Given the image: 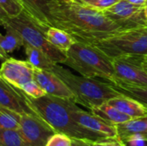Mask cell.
Segmentation results:
<instances>
[{
  "mask_svg": "<svg viewBox=\"0 0 147 146\" xmlns=\"http://www.w3.org/2000/svg\"><path fill=\"white\" fill-rule=\"evenodd\" d=\"M108 103L121 112L127 114L132 119L147 117V108L140 102L121 95L108 101Z\"/></svg>",
  "mask_w": 147,
  "mask_h": 146,
  "instance_id": "9a60e30c",
  "label": "cell"
},
{
  "mask_svg": "<svg viewBox=\"0 0 147 146\" xmlns=\"http://www.w3.org/2000/svg\"><path fill=\"white\" fill-rule=\"evenodd\" d=\"M21 114L0 105V128L18 129Z\"/></svg>",
  "mask_w": 147,
  "mask_h": 146,
  "instance_id": "603a6c76",
  "label": "cell"
},
{
  "mask_svg": "<svg viewBox=\"0 0 147 146\" xmlns=\"http://www.w3.org/2000/svg\"><path fill=\"white\" fill-rule=\"evenodd\" d=\"M21 90L31 98H39L46 95V92L34 79L28 83Z\"/></svg>",
  "mask_w": 147,
  "mask_h": 146,
  "instance_id": "d4e9b609",
  "label": "cell"
},
{
  "mask_svg": "<svg viewBox=\"0 0 147 146\" xmlns=\"http://www.w3.org/2000/svg\"><path fill=\"white\" fill-rule=\"evenodd\" d=\"M71 146H92L91 141L84 140V139H71Z\"/></svg>",
  "mask_w": 147,
  "mask_h": 146,
  "instance_id": "f1b7e54d",
  "label": "cell"
},
{
  "mask_svg": "<svg viewBox=\"0 0 147 146\" xmlns=\"http://www.w3.org/2000/svg\"><path fill=\"white\" fill-rule=\"evenodd\" d=\"M121 141L125 146H147V136L133 135Z\"/></svg>",
  "mask_w": 147,
  "mask_h": 146,
  "instance_id": "83f0119b",
  "label": "cell"
},
{
  "mask_svg": "<svg viewBox=\"0 0 147 146\" xmlns=\"http://www.w3.org/2000/svg\"><path fill=\"white\" fill-rule=\"evenodd\" d=\"M118 1L120 0H82L81 3H84L97 10L104 11L105 9L113 6Z\"/></svg>",
  "mask_w": 147,
  "mask_h": 146,
  "instance_id": "4316f807",
  "label": "cell"
},
{
  "mask_svg": "<svg viewBox=\"0 0 147 146\" xmlns=\"http://www.w3.org/2000/svg\"><path fill=\"white\" fill-rule=\"evenodd\" d=\"M51 71L55 73L71 90L74 95V102L90 110L122 95L109 83L75 75L59 64H56Z\"/></svg>",
  "mask_w": 147,
  "mask_h": 146,
  "instance_id": "3957f363",
  "label": "cell"
},
{
  "mask_svg": "<svg viewBox=\"0 0 147 146\" xmlns=\"http://www.w3.org/2000/svg\"><path fill=\"white\" fill-rule=\"evenodd\" d=\"M7 17H9L8 15H7V13H6V12L2 9V7L0 6V25H1V26L3 25V23H4L5 20L7 19Z\"/></svg>",
  "mask_w": 147,
  "mask_h": 146,
  "instance_id": "4dcf8cb0",
  "label": "cell"
},
{
  "mask_svg": "<svg viewBox=\"0 0 147 146\" xmlns=\"http://www.w3.org/2000/svg\"><path fill=\"white\" fill-rule=\"evenodd\" d=\"M90 112L99 116L102 120L114 125L121 124L132 119L127 114L121 112L117 108L109 105L108 102H105L98 107L92 108L90 109Z\"/></svg>",
  "mask_w": 147,
  "mask_h": 146,
  "instance_id": "ac0fdd59",
  "label": "cell"
},
{
  "mask_svg": "<svg viewBox=\"0 0 147 146\" xmlns=\"http://www.w3.org/2000/svg\"><path fill=\"white\" fill-rule=\"evenodd\" d=\"M111 60L115 70V82H121L137 87H147V71L145 68V56H120Z\"/></svg>",
  "mask_w": 147,
  "mask_h": 146,
  "instance_id": "52a82bcc",
  "label": "cell"
},
{
  "mask_svg": "<svg viewBox=\"0 0 147 146\" xmlns=\"http://www.w3.org/2000/svg\"><path fill=\"white\" fill-rule=\"evenodd\" d=\"M71 139L61 133H55L47 140L45 146H71Z\"/></svg>",
  "mask_w": 147,
  "mask_h": 146,
  "instance_id": "484cf974",
  "label": "cell"
},
{
  "mask_svg": "<svg viewBox=\"0 0 147 146\" xmlns=\"http://www.w3.org/2000/svg\"><path fill=\"white\" fill-rule=\"evenodd\" d=\"M69 101L46 94L39 98L28 96V102L34 111L42 118L56 133H61L71 139H84L91 142L104 141V138L78 124L71 116Z\"/></svg>",
  "mask_w": 147,
  "mask_h": 146,
  "instance_id": "7a4b0ae2",
  "label": "cell"
},
{
  "mask_svg": "<svg viewBox=\"0 0 147 146\" xmlns=\"http://www.w3.org/2000/svg\"><path fill=\"white\" fill-rule=\"evenodd\" d=\"M144 9H145V15H146V20H147V5L145 6Z\"/></svg>",
  "mask_w": 147,
  "mask_h": 146,
  "instance_id": "e575fe53",
  "label": "cell"
},
{
  "mask_svg": "<svg viewBox=\"0 0 147 146\" xmlns=\"http://www.w3.org/2000/svg\"><path fill=\"white\" fill-rule=\"evenodd\" d=\"M63 64L86 77L102 79L110 84L115 80L112 60L86 43L75 41L66 52V59Z\"/></svg>",
  "mask_w": 147,
  "mask_h": 146,
  "instance_id": "277c9868",
  "label": "cell"
},
{
  "mask_svg": "<svg viewBox=\"0 0 147 146\" xmlns=\"http://www.w3.org/2000/svg\"><path fill=\"white\" fill-rule=\"evenodd\" d=\"M82 0H75V2H78V3H81Z\"/></svg>",
  "mask_w": 147,
  "mask_h": 146,
  "instance_id": "74e56055",
  "label": "cell"
},
{
  "mask_svg": "<svg viewBox=\"0 0 147 146\" xmlns=\"http://www.w3.org/2000/svg\"><path fill=\"white\" fill-rule=\"evenodd\" d=\"M49 12L51 27L60 28L75 41L86 44L127 29L109 19L102 11L75 1L53 0Z\"/></svg>",
  "mask_w": 147,
  "mask_h": 146,
  "instance_id": "6da1fadb",
  "label": "cell"
},
{
  "mask_svg": "<svg viewBox=\"0 0 147 146\" xmlns=\"http://www.w3.org/2000/svg\"><path fill=\"white\" fill-rule=\"evenodd\" d=\"M144 8L145 6H139L126 0H120L102 12L111 21L130 29L147 25Z\"/></svg>",
  "mask_w": 147,
  "mask_h": 146,
  "instance_id": "9c48e42d",
  "label": "cell"
},
{
  "mask_svg": "<svg viewBox=\"0 0 147 146\" xmlns=\"http://www.w3.org/2000/svg\"><path fill=\"white\" fill-rule=\"evenodd\" d=\"M107 139L104 141H97V142H91L92 146H110L107 142Z\"/></svg>",
  "mask_w": 147,
  "mask_h": 146,
  "instance_id": "d6a6232c",
  "label": "cell"
},
{
  "mask_svg": "<svg viewBox=\"0 0 147 146\" xmlns=\"http://www.w3.org/2000/svg\"><path fill=\"white\" fill-rule=\"evenodd\" d=\"M3 27H9L16 30L22 38L24 46L28 45L42 50L53 62L63 64L66 59L64 52L49 43L46 37V30L38 25L25 10L13 17H7Z\"/></svg>",
  "mask_w": 147,
  "mask_h": 146,
  "instance_id": "8992f818",
  "label": "cell"
},
{
  "mask_svg": "<svg viewBox=\"0 0 147 146\" xmlns=\"http://www.w3.org/2000/svg\"><path fill=\"white\" fill-rule=\"evenodd\" d=\"M0 146H28L18 129L0 128Z\"/></svg>",
  "mask_w": 147,
  "mask_h": 146,
  "instance_id": "7402d4cb",
  "label": "cell"
},
{
  "mask_svg": "<svg viewBox=\"0 0 147 146\" xmlns=\"http://www.w3.org/2000/svg\"><path fill=\"white\" fill-rule=\"evenodd\" d=\"M146 5H147V0H146ZM146 5H145V6H146Z\"/></svg>",
  "mask_w": 147,
  "mask_h": 146,
  "instance_id": "ab89813d",
  "label": "cell"
},
{
  "mask_svg": "<svg viewBox=\"0 0 147 146\" xmlns=\"http://www.w3.org/2000/svg\"><path fill=\"white\" fill-rule=\"evenodd\" d=\"M145 68H146V70L147 71V64L146 63V61H145Z\"/></svg>",
  "mask_w": 147,
  "mask_h": 146,
  "instance_id": "d590c367",
  "label": "cell"
},
{
  "mask_svg": "<svg viewBox=\"0 0 147 146\" xmlns=\"http://www.w3.org/2000/svg\"><path fill=\"white\" fill-rule=\"evenodd\" d=\"M23 10L40 27L48 28L50 24V4L53 0H20Z\"/></svg>",
  "mask_w": 147,
  "mask_h": 146,
  "instance_id": "5bb4252c",
  "label": "cell"
},
{
  "mask_svg": "<svg viewBox=\"0 0 147 146\" xmlns=\"http://www.w3.org/2000/svg\"><path fill=\"white\" fill-rule=\"evenodd\" d=\"M69 109L71 118L80 126L107 139L117 137L115 125L102 120L92 113L84 111L79 108L77 106V103L72 100L69 101Z\"/></svg>",
  "mask_w": 147,
  "mask_h": 146,
  "instance_id": "30bf717a",
  "label": "cell"
},
{
  "mask_svg": "<svg viewBox=\"0 0 147 146\" xmlns=\"http://www.w3.org/2000/svg\"><path fill=\"white\" fill-rule=\"evenodd\" d=\"M111 85L121 94L140 102L147 108V87H137L121 82H115Z\"/></svg>",
  "mask_w": 147,
  "mask_h": 146,
  "instance_id": "ffe728a7",
  "label": "cell"
},
{
  "mask_svg": "<svg viewBox=\"0 0 147 146\" xmlns=\"http://www.w3.org/2000/svg\"><path fill=\"white\" fill-rule=\"evenodd\" d=\"M6 59H8V54L1 48L0 46V59L2 60H5Z\"/></svg>",
  "mask_w": 147,
  "mask_h": 146,
  "instance_id": "836d02e7",
  "label": "cell"
},
{
  "mask_svg": "<svg viewBox=\"0 0 147 146\" xmlns=\"http://www.w3.org/2000/svg\"><path fill=\"white\" fill-rule=\"evenodd\" d=\"M145 61H146V63L147 64V55L146 56H145Z\"/></svg>",
  "mask_w": 147,
  "mask_h": 146,
  "instance_id": "8d00e7d4",
  "label": "cell"
},
{
  "mask_svg": "<svg viewBox=\"0 0 147 146\" xmlns=\"http://www.w3.org/2000/svg\"><path fill=\"white\" fill-rule=\"evenodd\" d=\"M0 105L19 114H37L28 102V96L0 76Z\"/></svg>",
  "mask_w": 147,
  "mask_h": 146,
  "instance_id": "7c38bea8",
  "label": "cell"
},
{
  "mask_svg": "<svg viewBox=\"0 0 147 146\" xmlns=\"http://www.w3.org/2000/svg\"><path fill=\"white\" fill-rule=\"evenodd\" d=\"M5 28V34L0 33V46L7 53H11L17 50L21 46H24V42L21 35L14 29L9 27H3Z\"/></svg>",
  "mask_w": 147,
  "mask_h": 146,
  "instance_id": "44dd1931",
  "label": "cell"
},
{
  "mask_svg": "<svg viewBox=\"0 0 147 146\" xmlns=\"http://www.w3.org/2000/svg\"><path fill=\"white\" fill-rule=\"evenodd\" d=\"M18 130L28 146H45L56 133L38 114H21Z\"/></svg>",
  "mask_w": 147,
  "mask_h": 146,
  "instance_id": "ba28073f",
  "label": "cell"
},
{
  "mask_svg": "<svg viewBox=\"0 0 147 146\" xmlns=\"http://www.w3.org/2000/svg\"><path fill=\"white\" fill-rule=\"evenodd\" d=\"M34 78L46 94L62 99L72 100L74 102V95L71 90L53 71L34 68Z\"/></svg>",
  "mask_w": 147,
  "mask_h": 146,
  "instance_id": "4fadbf2b",
  "label": "cell"
},
{
  "mask_svg": "<svg viewBox=\"0 0 147 146\" xmlns=\"http://www.w3.org/2000/svg\"><path fill=\"white\" fill-rule=\"evenodd\" d=\"M34 70L27 60L8 58L0 67V76L13 86L22 89L28 83L34 80Z\"/></svg>",
  "mask_w": 147,
  "mask_h": 146,
  "instance_id": "8fae6325",
  "label": "cell"
},
{
  "mask_svg": "<svg viewBox=\"0 0 147 146\" xmlns=\"http://www.w3.org/2000/svg\"><path fill=\"white\" fill-rule=\"evenodd\" d=\"M110 59L127 55H147V25L126 29L89 44Z\"/></svg>",
  "mask_w": 147,
  "mask_h": 146,
  "instance_id": "5b68a950",
  "label": "cell"
},
{
  "mask_svg": "<svg viewBox=\"0 0 147 146\" xmlns=\"http://www.w3.org/2000/svg\"><path fill=\"white\" fill-rule=\"evenodd\" d=\"M0 6L9 17L19 15L24 9L20 0H0Z\"/></svg>",
  "mask_w": 147,
  "mask_h": 146,
  "instance_id": "cb8c5ba5",
  "label": "cell"
},
{
  "mask_svg": "<svg viewBox=\"0 0 147 146\" xmlns=\"http://www.w3.org/2000/svg\"><path fill=\"white\" fill-rule=\"evenodd\" d=\"M117 137L123 140L133 135L147 136V117L131 119L126 122L115 125Z\"/></svg>",
  "mask_w": 147,
  "mask_h": 146,
  "instance_id": "2e32d148",
  "label": "cell"
},
{
  "mask_svg": "<svg viewBox=\"0 0 147 146\" xmlns=\"http://www.w3.org/2000/svg\"><path fill=\"white\" fill-rule=\"evenodd\" d=\"M133 4L135 5H139V6H145L146 5V0H126Z\"/></svg>",
  "mask_w": 147,
  "mask_h": 146,
  "instance_id": "1f68e13d",
  "label": "cell"
},
{
  "mask_svg": "<svg viewBox=\"0 0 147 146\" xmlns=\"http://www.w3.org/2000/svg\"><path fill=\"white\" fill-rule=\"evenodd\" d=\"M107 142L110 146H125L124 144L121 141V139L116 137V138H112V139H108Z\"/></svg>",
  "mask_w": 147,
  "mask_h": 146,
  "instance_id": "f546056e",
  "label": "cell"
},
{
  "mask_svg": "<svg viewBox=\"0 0 147 146\" xmlns=\"http://www.w3.org/2000/svg\"><path fill=\"white\" fill-rule=\"evenodd\" d=\"M46 37L51 45L64 52H66L75 42L67 32L56 27H49L46 30Z\"/></svg>",
  "mask_w": 147,
  "mask_h": 146,
  "instance_id": "d6986e66",
  "label": "cell"
},
{
  "mask_svg": "<svg viewBox=\"0 0 147 146\" xmlns=\"http://www.w3.org/2000/svg\"><path fill=\"white\" fill-rule=\"evenodd\" d=\"M66 1H69V2H74L75 0H66Z\"/></svg>",
  "mask_w": 147,
  "mask_h": 146,
  "instance_id": "f35d334b",
  "label": "cell"
},
{
  "mask_svg": "<svg viewBox=\"0 0 147 146\" xmlns=\"http://www.w3.org/2000/svg\"><path fill=\"white\" fill-rule=\"evenodd\" d=\"M24 47L27 61L35 69L51 71L53 66L57 64L53 62L42 50L28 45L24 46Z\"/></svg>",
  "mask_w": 147,
  "mask_h": 146,
  "instance_id": "e0dca14e",
  "label": "cell"
}]
</instances>
